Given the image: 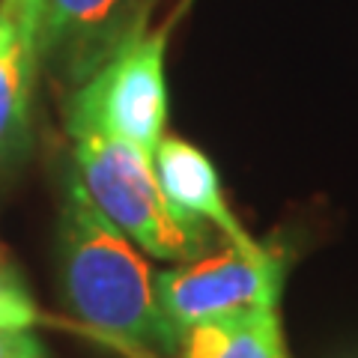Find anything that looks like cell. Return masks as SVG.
Here are the masks:
<instances>
[{
    "instance_id": "cell-1",
    "label": "cell",
    "mask_w": 358,
    "mask_h": 358,
    "mask_svg": "<svg viewBox=\"0 0 358 358\" xmlns=\"http://www.w3.org/2000/svg\"><path fill=\"white\" fill-rule=\"evenodd\" d=\"M60 272L66 299L84 322L138 350L179 355L182 331L155 301L143 257L90 200L78 176L63 188Z\"/></svg>"
},
{
    "instance_id": "cell-2",
    "label": "cell",
    "mask_w": 358,
    "mask_h": 358,
    "mask_svg": "<svg viewBox=\"0 0 358 358\" xmlns=\"http://www.w3.org/2000/svg\"><path fill=\"white\" fill-rule=\"evenodd\" d=\"M75 164L102 215L155 260L192 263L212 251L206 224L162 192L150 155L114 138L84 134L75 138Z\"/></svg>"
},
{
    "instance_id": "cell-3",
    "label": "cell",
    "mask_w": 358,
    "mask_h": 358,
    "mask_svg": "<svg viewBox=\"0 0 358 358\" xmlns=\"http://www.w3.org/2000/svg\"><path fill=\"white\" fill-rule=\"evenodd\" d=\"M171 27V21L147 27L143 18L93 75L72 87L66 102V129L72 138L102 134L152 159L167 122L164 54Z\"/></svg>"
},
{
    "instance_id": "cell-4",
    "label": "cell",
    "mask_w": 358,
    "mask_h": 358,
    "mask_svg": "<svg viewBox=\"0 0 358 358\" xmlns=\"http://www.w3.org/2000/svg\"><path fill=\"white\" fill-rule=\"evenodd\" d=\"M281 284L284 266L278 257L263 245L257 251H245L230 242L200 260L152 275L155 301L179 331L263 305H278Z\"/></svg>"
},
{
    "instance_id": "cell-5",
    "label": "cell",
    "mask_w": 358,
    "mask_h": 358,
    "mask_svg": "<svg viewBox=\"0 0 358 358\" xmlns=\"http://www.w3.org/2000/svg\"><path fill=\"white\" fill-rule=\"evenodd\" d=\"M147 18L138 0H45L39 24L42 63L78 87Z\"/></svg>"
},
{
    "instance_id": "cell-6",
    "label": "cell",
    "mask_w": 358,
    "mask_h": 358,
    "mask_svg": "<svg viewBox=\"0 0 358 358\" xmlns=\"http://www.w3.org/2000/svg\"><path fill=\"white\" fill-rule=\"evenodd\" d=\"M45 0H0V185L30 150Z\"/></svg>"
},
{
    "instance_id": "cell-7",
    "label": "cell",
    "mask_w": 358,
    "mask_h": 358,
    "mask_svg": "<svg viewBox=\"0 0 358 358\" xmlns=\"http://www.w3.org/2000/svg\"><path fill=\"white\" fill-rule=\"evenodd\" d=\"M152 171L162 192L179 209H185L188 215L200 218L203 224H212L236 248H245V251L260 248L230 212L215 164L197 147H192L182 138H162L152 152Z\"/></svg>"
},
{
    "instance_id": "cell-8",
    "label": "cell",
    "mask_w": 358,
    "mask_h": 358,
    "mask_svg": "<svg viewBox=\"0 0 358 358\" xmlns=\"http://www.w3.org/2000/svg\"><path fill=\"white\" fill-rule=\"evenodd\" d=\"M176 358H287L278 305L185 329Z\"/></svg>"
},
{
    "instance_id": "cell-9",
    "label": "cell",
    "mask_w": 358,
    "mask_h": 358,
    "mask_svg": "<svg viewBox=\"0 0 358 358\" xmlns=\"http://www.w3.org/2000/svg\"><path fill=\"white\" fill-rule=\"evenodd\" d=\"M36 320V305L18 268L0 248V329H27Z\"/></svg>"
},
{
    "instance_id": "cell-10",
    "label": "cell",
    "mask_w": 358,
    "mask_h": 358,
    "mask_svg": "<svg viewBox=\"0 0 358 358\" xmlns=\"http://www.w3.org/2000/svg\"><path fill=\"white\" fill-rule=\"evenodd\" d=\"M0 358H48L27 329H0Z\"/></svg>"
}]
</instances>
